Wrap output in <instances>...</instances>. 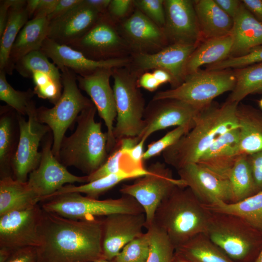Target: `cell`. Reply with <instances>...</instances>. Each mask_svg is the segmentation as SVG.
I'll return each instance as SVG.
<instances>
[{"label": "cell", "instance_id": "6da1fadb", "mask_svg": "<svg viewBox=\"0 0 262 262\" xmlns=\"http://www.w3.org/2000/svg\"><path fill=\"white\" fill-rule=\"evenodd\" d=\"M43 210V209H42ZM103 219H71L43 210L37 262H94L102 258Z\"/></svg>", "mask_w": 262, "mask_h": 262}, {"label": "cell", "instance_id": "7a4b0ae2", "mask_svg": "<svg viewBox=\"0 0 262 262\" xmlns=\"http://www.w3.org/2000/svg\"><path fill=\"white\" fill-rule=\"evenodd\" d=\"M238 105L226 101L219 106L213 102L202 109L193 127L162 153L164 162L177 170L188 164L196 163L219 137L238 127Z\"/></svg>", "mask_w": 262, "mask_h": 262}, {"label": "cell", "instance_id": "3957f363", "mask_svg": "<svg viewBox=\"0 0 262 262\" xmlns=\"http://www.w3.org/2000/svg\"><path fill=\"white\" fill-rule=\"evenodd\" d=\"M210 212L186 186H177L157 208L153 223L167 234L175 249L205 233Z\"/></svg>", "mask_w": 262, "mask_h": 262}, {"label": "cell", "instance_id": "277c9868", "mask_svg": "<svg viewBox=\"0 0 262 262\" xmlns=\"http://www.w3.org/2000/svg\"><path fill=\"white\" fill-rule=\"evenodd\" d=\"M97 111L94 103L78 116L77 127L69 136L65 137L58 160L64 166H73L89 175L98 169L107 158L106 133L100 122L95 121Z\"/></svg>", "mask_w": 262, "mask_h": 262}, {"label": "cell", "instance_id": "5b68a950", "mask_svg": "<svg viewBox=\"0 0 262 262\" xmlns=\"http://www.w3.org/2000/svg\"><path fill=\"white\" fill-rule=\"evenodd\" d=\"M210 213L209 238L234 262H254L262 247V231L238 216Z\"/></svg>", "mask_w": 262, "mask_h": 262}, {"label": "cell", "instance_id": "8992f818", "mask_svg": "<svg viewBox=\"0 0 262 262\" xmlns=\"http://www.w3.org/2000/svg\"><path fill=\"white\" fill-rule=\"evenodd\" d=\"M59 69L63 88L61 97L52 108L40 107L36 110L39 121L47 125L52 132V151L57 159L67 130L83 110L93 104L80 91L77 75L65 67Z\"/></svg>", "mask_w": 262, "mask_h": 262}, {"label": "cell", "instance_id": "52a82bcc", "mask_svg": "<svg viewBox=\"0 0 262 262\" xmlns=\"http://www.w3.org/2000/svg\"><path fill=\"white\" fill-rule=\"evenodd\" d=\"M113 90L116 122L114 136L117 141L127 137H136L144 128L145 101L137 84L139 76L127 67L114 68Z\"/></svg>", "mask_w": 262, "mask_h": 262}, {"label": "cell", "instance_id": "ba28073f", "mask_svg": "<svg viewBox=\"0 0 262 262\" xmlns=\"http://www.w3.org/2000/svg\"><path fill=\"white\" fill-rule=\"evenodd\" d=\"M47 212L71 219L107 216L116 213H144L141 206L132 196L123 195L115 199L99 200L78 193H69L48 199L42 205Z\"/></svg>", "mask_w": 262, "mask_h": 262}, {"label": "cell", "instance_id": "9c48e42d", "mask_svg": "<svg viewBox=\"0 0 262 262\" xmlns=\"http://www.w3.org/2000/svg\"><path fill=\"white\" fill-rule=\"evenodd\" d=\"M235 82L234 71L229 69H200L186 75L183 82L178 87L157 92L152 99H178L202 110L212 104L218 96L231 92Z\"/></svg>", "mask_w": 262, "mask_h": 262}, {"label": "cell", "instance_id": "30bf717a", "mask_svg": "<svg viewBox=\"0 0 262 262\" xmlns=\"http://www.w3.org/2000/svg\"><path fill=\"white\" fill-rule=\"evenodd\" d=\"M148 173L130 184H123L119 191L133 197L143 208L146 216L145 228L153 223L155 212L163 199L177 186H185L180 179L173 177L164 163L157 162L147 168Z\"/></svg>", "mask_w": 262, "mask_h": 262}, {"label": "cell", "instance_id": "8fae6325", "mask_svg": "<svg viewBox=\"0 0 262 262\" xmlns=\"http://www.w3.org/2000/svg\"><path fill=\"white\" fill-rule=\"evenodd\" d=\"M68 46L80 51L89 59L97 61L131 56V52L119 33L117 24L107 13L101 14L83 36Z\"/></svg>", "mask_w": 262, "mask_h": 262}, {"label": "cell", "instance_id": "7c38bea8", "mask_svg": "<svg viewBox=\"0 0 262 262\" xmlns=\"http://www.w3.org/2000/svg\"><path fill=\"white\" fill-rule=\"evenodd\" d=\"M36 110L33 103L28 110L27 120L19 114L17 115L19 137L12 164L15 179L21 181H27L28 175L38 166L42 156L38 151L39 144L50 130L39 121Z\"/></svg>", "mask_w": 262, "mask_h": 262}, {"label": "cell", "instance_id": "4fadbf2b", "mask_svg": "<svg viewBox=\"0 0 262 262\" xmlns=\"http://www.w3.org/2000/svg\"><path fill=\"white\" fill-rule=\"evenodd\" d=\"M43 210L37 204L0 215V248L16 249L40 245Z\"/></svg>", "mask_w": 262, "mask_h": 262}, {"label": "cell", "instance_id": "5bb4252c", "mask_svg": "<svg viewBox=\"0 0 262 262\" xmlns=\"http://www.w3.org/2000/svg\"><path fill=\"white\" fill-rule=\"evenodd\" d=\"M201 110L178 99H152L145 109L143 129L136 139L138 142L146 140L153 132L172 126H186L192 129Z\"/></svg>", "mask_w": 262, "mask_h": 262}, {"label": "cell", "instance_id": "9a60e30c", "mask_svg": "<svg viewBox=\"0 0 262 262\" xmlns=\"http://www.w3.org/2000/svg\"><path fill=\"white\" fill-rule=\"evenodd\" d=\"M197 45L170 44L154 53L131 55L127 67L139 77L149 70H164L171 75L174 88L184 81L186 63Z\"/></svg>", "mask_w": 262, "mask_h": 262}, {"label": "cell", "instance_id": "2e32d148", "mask_svg": "<svg viewBox=\"0 0 262 262\" xmlns=\"http://www.w3.org/2000/svg\"><path fill=\"white\" fill-rule=\"evenodd\" d=\"M113 69L101 68L85 76L77 75L79 88L90 97L106 125L108 152H111L116 144L113 133L114 123L116 118L115 100L113 88L110 83Z\"/></svg>", "mask_w": 262, "mask_h": 262}, {"label": "cell", "instance_id": "e0dca14e", "mask_svg": "<svg viewBox=\"0 0 262 262\" xmlns=\"http://www.w3.org/2000/svg\"><path fill=\"white\" fill-rule=\"evenodd\" d=\"M117 25L131 55L154 53L168 45L163 29L137 9Z\"/></svg>", "mask_w": 262, "mask_h": 262}, {"label": "cell", "instance_id": "ac0fdd59", "mask_svg": "<svg viewBox=\"0 0 262 262\" xmlns=\"http://www.w3.org/2000/svg\"><path fill=\"white\" fill-rule=\"evenodd\" d=\"M50 140L44 146L38 166L29 175L28 182L40 198L45 200L66 184L87 182V176H78L69 172L55 157Z\"/></svg>", "mask_w": 262, "mask_h": 262}, {"label": "cell", "instance_id": "d6986e66", "mask_svg": "<svg viewBox=\"0 0 262 262\" xmlns=\"http://www.w3.org/2000/svg\"><path fill=\"white\" fill-rule=\"evenodd\" d=\"M163 27L168 45H198L202 41L193 0H164Z\"/></svg>", "mask_w": 262, "mask_h": 262}, {"label": "cell", "instance_id": "ffe728a7", "mask_svg": "<svg viewBox=\"0 0 262 262\" xmlns=\"http://www.w3.org/2000/svg\"><path fill=\"white\" fill-rule=\"evenodd\" d=\"M179 179L205 205L217 201L232 203L228 179L221 177L197 163L188 164L177 170Z\"/></svg>", "mask_w": 262, "mask_h": 262}, {"label": "cell", "instance_id": "44dd1931", "mask_svg": "<svg viewBox=\"0 0 262 262\" xmlns=\"http://www.w3.org/2000/svg\"><path fill=\"white\" fill-rule=\"evenodd\" d=\"M145 213H116L103 219L102 258L112 261L129 242L143 233Z\"/></svg>", "mask_w": 262, "mask_h": 262}, {"label": "cell", "instance_id": "7402d4cb", "mask_svg": "<svg viewBox=\"0 0 262 262\" xmlns=\"http://www.w3.org/2000/svg\"><path fill=\"white\" fill-rule=\"evenodd\" d=\"M58 68L66 67L77 75L85 76L101 68L127 66L130 57L97 61L89 59L68 46L59 44L47 38L40 49Z\"/></svg>", "mask_w": 262, "mask_h": 262}, {"label": "cell", "instance_id": "603a6c76", "mask_svg": "<svg viewBox=\"0 0 262 262\" xmlns=\"http://www.w3.org/2000/svg\"><path fill=\"white\" fill-rule=\"evenodd\" d=\"M101 15L82 0L64 16L49 22L48 38L59 44L69 46L83 36Z\"/></svg>", "mask_w": 262, "mask_h": 262}, {"label": "cell", "instance_id": "cb8c5ba5", "mask_svg": "<svg viewBox=\"0 0 262 262\" xmlns=\"http://www.w3.org/2000/svg\"><path fill=\"white\" fill-rule=\"evenodd\" d=\"M241 155L240 132L237 127L219 137L196 163L218 176L228 179L230 170Z\"/></svg>", "mask_w": 262, "mask_h": 262}, {"label": "cell", "instance_id": "d4e9b609", "mask_svg": "<svg viewBox=\"0 0 262 262\" xmlns=\"http://www.w3.org/2000/svg\"><path fill=\"white\" fill-rule=\"evenodd\" d=\"M233 21L231 33L233 43L229 57L244 55L251 49L262 45V23L246 8L242 1Z\"/></svg>", "mask_w": 262, "mask_h": 262}, {"label": "cell", "instance_id": "484cf974", "mask_svg": "<svg viewBox=\"0 0 262 262\" xmlns=\"http://www.w3.org/2000/svg\"><path fill=\"white\" fill-rule=\"evenodd\" d=\"M202 41L230 34L233 19L214 0H193Z\"/></svg>", "mask_w": 262, "mask_h": 262}, {"label": "cell", "instance_id": "4316f807", "mask_svg": "<svg viewBox=\"0 0 262 262\" xmlns=\"http://www.w3.org/2000/svg\"><path fill=\"white\" fill-rule=\"evenodd\" d=\"M49 21L47 17L30 19L22 28L13 45L9 58V75L16 63L29 53L40 50L48 38Z\"/></svg>", "mask_w": 262, "mask_h": 262}, {"label": "cell", "instance_id": "83f0119b", "mask_svg": "<svg viewBox=\"0 0 262 262\" xmlns=\"http://www.w3.org/2000/svg\"><path fill=\"white\" fill-rule=\"evenodd\" d=\"M236 115L242 155H248L262 150V111L242 103Z\"/></svg>", "mask_w": 262, "mask_h": 262}, {"label": "cell", "instance_id": "f1b7e54d", "mask_svg": "<svg viewBox=\"0 0 262 262\" xmlns=\"http://www.w3.org/2000/svg\"><path fill=\"white\" fill-rule=\"evenodd\" d=\"M231 34L203 40L199 43L186 63L185 76L229 57L232 46Z\"/></svg>", "mask_w": 262, "mask_h": 262}, {"label": "cell", "instance_id": "f546056e", "mask_svg": "<svg viewBox=\"0 0 262 262\" xmlns=\"http://www.w3.org/2000/svg\"><path fill=\"white\" fill-rule=\"evenodd\" d=\"M40 201L28 181L5 176L0 181V215L7 212L27 208Z\"/></svg>", "mask_w": 262, "mask_h": 262}, {"label": "cell", "instance_id": "4dcf8cb0", "mask_svg": "<svg viewBox=\"0 0 262 262\" xmlns=\"http://www.w3.org/2000/svg\"><path fill=\"white\" fill-rule=\"evenodd\" d=\"M26 2L25 0H13L6 27L0 36V70L9 75L12 48L19 33L30 18Z\"/></svg>", "mask_w": 262, "mask_h": 262}, {"label": "cell", "instance_id": "1f68e13d", "mask_svg": "<svg viewBox=\"0 0 262 262\" xmlns=\"http://www.w3.org/2000/svg\"><path fill=\"white\" fill-rule=\"evenodd\" d=\"M203 206L211 212L238 216L262 231V190L238 202L217 201Z\"/></svg>", "mask_w": 262, "mask_h": 262}, {"label": "cell", "instance_id": "d6a6232c", "mask_svg": "<svg viewBox=\"0 0 262 262\" xmlns=\"http://www.w3.org/2000/svg\"><path fill=\"white\" fill-rule=\"evenodd\" d=\"M147 169L132 172L121 171L87 182L83 185L75 186L65 185L58 191L49 196L46 200L60 195L69 193L85 194L86 196L98 198L99 196L112 189L120 182L129 179H135L144 176L148 173Z\"/></svg>", "mask_w": 262, "mask_h": 262}, {"label": "cell", "instance_id": "836d02e7", "mask_svg": "<svg viewBox=\"0 0 262 262\" xmlns=\"http://www.w3.org/2000/svg\"><path fill=\"white\" fill-rule=\"evenodd\" d=\"M175 251L191 262H234L205 233L196 235Z\"/></svg>", "mask_w": 262, "mask_h": 262}, {"label": "cell", "instance_id": "e575fe53", "mask_svg": "<svg viewBox=\"0 0 262 262\" xmlns=\"http://www.w3.org/2000/svg\"><path fill=\"white\" fill-rule=\"evenodd\" d=\"M236 82L226 101L239 104L250 94H262V63L236 68Z\"/></svg>", "mask_w": 262, "mask_h": 262}, {"label": "cell", "instance_id": "d590c367", "mask_svg": "<svg viewBox=\"0 0 262 262\" xmlns=\"http://www.w3.org/2000/svg\"><path fill=\"white\" fill-rule=\"evenodd\" d=\"M228 179L232 191V203L239 202L258 192L247 155H242L240 157L230 170Z\"/></svg>", "mask_w": 262, "mask_h": 262}, {"label": "cell", "instance_id": "8d00e7d4", "mask_svg": "<svg viewBox=\"0 0 262 262\" xmlns=\"http://www.w3.org/2000/svg\"><path fill=\"white\" fill-rule=\"evenodd\" d=\"M15 69L25 78H31L35 72H42L62 82L60 69L49 61L48 57L41 50L31 52L21 58L16 63Z\"/></svg>", "mask_w": 262, "mask_h": 262}, {"label": "cell", "instance_id": "74e56055", "mask_svg": "<svg viewBox=\"0 0 262 262\" xmlns=\"http://www.w3.org/2000/svg\"><path fill=\"white\" fill-rule=\"evenodd\" d=\"M5 71L0 70V99L21 115H27L31 106L34 103L32 98L33 90L26 91L15 90L8 82Z\"/></svg>", "mask_w": 262, "mask_h": 262}, {"label": "cell", "instance_id": "f35d334b", "mask_svg": "<svg viewBox=\"0 0 262 262\" xmlns=\"http://www.w3.org/2000/svg\"><path fill=\"white\" fill-rule=\"evenodd\" d=\"M147 229L150 240L147 262H173L175 247L167 234L154 223Z\"/></svg>", "mask_w": 262, "mask_h": 262}, {"label": "cell", "instance_id": "ab89813d", "mask_svg": "<svg viewBox=\"0 0 262 262\" xmlns=\"http://www.w3.org/2000/svg\"><path fill=\"white\" fill-rule=\"evenodd\" d=\"M113 150L111 154L98 169L93 173L86 175V183L121 171L132 172L140 170H134L131 168L125 155V149L118 143H116Z\"/></svg>", "mask_w": 262, "mask_h": 262}, {"label": "cell", "instance_id": "60d3db41", "mask_svg": "<svg viewBox=\"0 0 262 262\" xmlns=\"http://www.w3.org/2000/svg\"><path fill=\"white\" fill-rule=\"evenodd\" d=\"M150 240L147 231L128 243L112 260L115 262H147Z\"/></svg>", "mask_w": 262, "mask_h": 262}, {"label": "cell", "instance_id": "b9f144b4", "mask_svg": "<svg viewBox=\"0 0 262 262\" xmlns=\"http://www.w3.org/2000/svg\"><path fill=\"white\" fill-rule=\"evenodd\" d=\"M31 78L34 84L33 90L34 94L55 104L61 96L62 82H57L42 72L33 73Z\"/></svg>", "mask_w": 262, "mask_h": 262}, {"label": "cell", "instance_id": "7bdbcfd3", "mask_svg": "<svg viewBox=\"0 0 262 262\" xmlns=\"http://www.w3.org/2000/svg\"><path fill=\"white\" fill-rule=\"evenodd\" d=\"M262 63V45L251 49L247 53L237 57H229L219 62L207 66V70H223L241 68Z\"/></svg>", "mask_w": 262, "mask_h": 262}, {"label": "cell", "instance_id": "ee69618b", "mask_svg": "<svg viewBox=\"0 0 262 262\" xmlns=\"http://www.w3.org/2000/svg\"><path fill=\"white\" fill-rule=\"evenodd\" d=\"M191 128L188 126L176 127L168 132L157 141L152 142L147 146L143 155V160L146 161L162 153L166 149L175 144Z\"/></svg>", "mask_w": 262, "mask_h": 262}, {"label": "cell", "instance_id": "f6af8a7d", "mask_svg": "<svg viewBox=\"0 0 262 262\" xmlns=\"http://www.w3.org/2000/svg\"><path fill=\"white\" fill-rule=\"evenodd\" d=\"M10 115H2L0 119V163L1 168L8 164L12 155L13 131Z\"/></svg>", "mask_w": 262, "mask_h": 262}, {"label": "cell", "instance_id": "bcb514c9", "mask_svg": "<svg viewBox=\"0 0 262 262\" xmlns=\"http://www.w3.org/2000/svg\"><path fill=\"white\" fill-rule=\"evenodd\" d=\"M134 5L135 8L163 28L165 24L164 0H134Z\"/></svg>", "mask_w": 262, "mask_h": 262}, {"label": "cell", "instance_id": "7dc6e473", "mask_svg": "<svg viewBox=\"0 0 262 262\" xmlns=\"http://www.w3.org/2000/svg\"><path fill=\"white\" fill-rule=\"evenodd\" d=\"M134 9V0H111L107 13L118 24L128 18Z\"/></svg>", "mask_w": 262, "mask_h": 262}, {"label": "cell", "instance_id": "c3c4849f", "mask_svg": "<svg viewBox=\"0 0 262 262\" xmlns=\"http://www.w3.org/2000/svg\"><path fill=\"white\" fill-rule=\"evenodd\" d=\"M257 191L262 190V150L247 155Z\"/></svg>", "mask_w": 262, "mask_h": 262}, {"label": "cell", "instance_id": "681fc988", "mask_svg": "<svg viewBox=\"0 0 262 262\" xmlns=\"http://www.w3.org/2000/svg\"><path fill=\"white\" fill-rule=\"evenodd\" d=\"M36 247L28 246L14 250L6 262H37Z\"/></svg>", "mask_w": 262, "mask_h": 262}, {"label": "cell", "instance_id": "f907efd6", "mask_svg": "<svg viewBox=\"0 0 262 262\" xmlns=\"http://www.w3.org/2000/svg\"><path fill=\"white\" fill-rule=\"evenodd\" d=\"M82 0H58L51 14L47 17L49 21L58 18L70 11L82 2Z\"/></svg>", "mask_w": 262, "mask_h": 262}, {"label": "cell", "instance_id": "816d5d0a", "mask_svg": "<svg viewBox=\"0 0 262 262\" xmlns=\"http://www.w3.org/2000/svg\"><path fill=\"white\" fill-rule=\"evenodd\" d=\"M58 0H38L32 18L47 17L52 13Z\"/></svg>", "mask_w": 262, "mask_h": 262}, {"label": "cell", "instance_id": "f5cc1de1", "mask_svg": "<svg viewBox=\"0 0 262 262\" xmlns=\"http://www.w3.org/2000/svg\"><path fill=\"white\" fill-rule=\"evenodd\" d=\"M138 86L149 92H154L161 85L155 79L152 72L147 71L142 74L138 78Z\"/></svg>", "mask_w": 262, "mask_h": 262}, {"label": "cell", "instance_id": "db71d44e", "mask_svg": "<svg viewBox=\"0 0 262 262\" xmlns=\"http://www.w3.org/2000/svg\"><path fill=\"white\" fill-rule=\"evenodd\" d=\"M216 3L233 19L236 16L241 4L238 0H214Z\"/></svg>", "mask_w": 262, "mask_h": 262}, {"label": "cell", "instance_id": "11a10c76", "mask_svg": "<svg viewBox=\"0 0 262 262\" xmlns=\"http://www.w3.org/2000/svg\"><path fill=\"white\" fill-rule=\"evenodd\" d=\"M246 8L262 23V0H241Z\"/></svg>", "mask_w": 262, "mask_h": 262}, {"label": "cell", "instance_id": "9f6ffc18", "mask_svg": "<svg viewBox=\"0 0 262 262\" xmlns=\"http://www.w3.org/2000/svg\"><path fill=\"white\" fill-rule=\"evenodd\" d=\"M13 0H1L0 1V36L6 27L8 12L10 7L12 4Z\"/></svg>", "mask_w": 262, "mask_h": 262}, {"label": "cell", "instance_id": "6f0895ef", "mask_svg": "<svg viewBox=\"0 0 262 262\" xmlns=\"http://www.w3.org/2000/svg\"><path fill=\"white\" fill-rule=\"evenodd\" d=\"M85 2L100 14L107 12L111 0H84Z\"/></svg>", "mask_w": 262, "mask_h": 262}, {"label": "cell", "instance_id": "680465c9", "mask_svg": "<svg viewBox=\"0 0 262 262\" xmlns=\"http://www.w3.org/2000/svg\"><path fill=\"white\" fill-rule=\"evenodd\" d=\"M155 79L162 85L164 83H169L171 85L172 84L173 80L171 75L166 71L156 69L153 70L152 72Z\"/></svg>", "mask_w": 262, "mask_h": 262}, {"label": "cell", "instance_id": "91938a15", "mask_svg": "<svg viewBox=\"0 0 262 262\" xmlns=\"http://www.w3.org/2000/svg\"><path fill=\"white\" fill-rule=\"evenodd\" d=\"M13 251L7 248H0V262H6Z\"/></svg>", "mask_w": 262, "mask_h": 262}, {"label": "cell", "instance_id": "94428289", "mask_svg": "<svg viewBox=\"0 0 262 262\" xmlns=\"http://www.w3.org/2000/svg\"><path fill=\"white\" fill-rule=\"evenodd\" d=\"M173 262H191L175 251Z\"/></svg>", "mask_w": 262, "mask_h": 262}, {"label": "cell", "instance_id": "6125c7cd", "mask_svg": "<svg viewBox=\"0 0 262 262\" xmlns=\"http://www.w3.org/2000/svg\"><path fill=\"white\" fill-rule=\"evenodd\" d=\"M254 262H262V247Z\"/></svg>", "mask_w": 262, "mask_h": 262}, {"label": "cell", "instance_id": "be15d7a7", "mask_svg": "<svg viewBox=\"0 0 262 262\" xmlns=\"http://www.w3.org/2000/svg\"><path fill=\"white\" fill-rule=\"evenodd\" d=\"M94 262H114L113 261L107 260H105V259H99V260H98Z\"/></svg>", "mask_w": 262, "mask_h": 262}, {"label": "cell", "instance_id": "e7e4bbea", "mask_svg": "<svg viewBox=\"0 0 262 262\" xmlns=\"http://www.w3.org/2000/svg\"><path fill=\"white\" fill-rule=\"evenodd\" d=\"M258 104H259V105L260 108L262 110V98L259 100Z\"/></svg>", "mask_w": 262, "mask_h": 262}]
</instances>
